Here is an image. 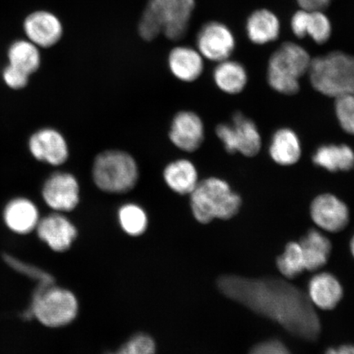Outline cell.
<instances>
[{
    "label": "cell",
    "instance_id": "6da1fadb",
    "mask_svg": "<svg viewBox=\"0 0 354 354\" xmlns=\"http://www.w3.org/2000/svg\"><path fill=\"white\" fill-rule=\"evenodd\" d=\"M225 296L280 324L297 337L315 342L321 333L319 317L308 295L281 279L223 276L218 280Z\"/></svg>",
    "mask_w": 354,
    "mask_h": 354
},
{
    "label": "cell",
    "instance_id": "7a4b0ae2",
    "mask_svg": "<svg viewBox=\"0 0 354 354\" xmlns=\"http://www.w3.org/2000/svg\"><path fill=\"white\" fill-rule=\"evenodd\" d=\"M194 218L207 224L214 219L229 220L240 211L241 198L230 185L218 177L199 180L189 194Z\"/></svg>",
    "mask_w": 354,
    "mask_h": 354
},
{
    "label": "cell",
    "instance_id": "3957f363",
    "mask_svg": "<svg viewBox=\"0 0 354 354\" xmlns=\"http://www.w3.org/2000/svg\"><path fill=\"white\" fill-rule=\"evenodd\" d=\"M312 86L321 94L339 98L354 92V57L343 52L312 59L308 70Z\"/></svg>",
    "mask_w": 354,
    "mask_h": 354
},
{
    "label": "cell",
    "instance_id": "277c9868",
    "mask_svg": "<svg viewBox=\"0 0 354 354\" xmlns=\"http://www.w3.org/2000/svg\"><path fill=\"white\" fill-rule=\"evenodd\" d=\"M139 167L130 153L122 150H105L97 155L92 167V178L97 187L109 194H126L139 180Z\"/></svg>",
    "mask_w": 354,
    "mask_h": 354
},
{
    "label": "cell",
    "instance_id": "5b68a950",
    "mask_svg": "<svg viewBox=\"0 0 354 354\" xmlns=\"http://www.w3.org/2000/svg\"><path fill=\"white\" fill-rule=\"evenodd\" d=\"M311 57L303 47L295 43L283 44L270 57L268 80L274 91L286 95L299 91V79L308 73Z\"/></svg>",
    "mask_w": 354,
    "mask_h": 354
},
{
    "label": "cell",
    "instance_id": "8992f818",
    "mask_svg": "<svg viewBox=\"0 0 354 354\" xmlns=\"http://www.w3.org/2000/svg\"><path fill=\"white\" fill-rule=\"evenodd\" d=\"M30 313L42 325L57 328L70 324L78 313V302L72 292L54 285L38 286Z\"/></svg>",
    "mask_w": 354,
    "mask_h": 354
},
{
    "label": "cell",
    "instance_id": "52a82bcc",
    "mask_svg": "<svg viewBox=\"0 0 354 354\" xmlns=\"http://www.w3.org/2000/svg\"><path fill=\"white\" fill-rule=\"evenodd\" d=\"M216 134L230 153H240L243 156L254 157L262 146L256 124L240 112L233 115L232 124H219Z\"/></svg>",
    "mask_w": 354,
    "mask_h": 354
},
{
    "label": "cell",
    "instance_id": "ba28073f",
    "mask_svg": "<svg viewBox=\"0 0 354 354\" xmlns=\"http://www.w3.org/2000/svg\"><path fill=\"white\" fill-rule=\"evenodd\" d=\"M162 24V34L172 41L183 39L188 32L194 0H150Z\"/></svg>",
    "mask_w": 354,
    "mask_h": 354
},
{
    "label": "cell",
    "instance_id": "9c48e42d",
    "mask_svg": "<svg viewBox=\"0 0 354 354\" xmlns=\"http://www.w3.org/2000/svg\"><path fill=\"white\" fill-rule=\"evenodd\" d=\"M80 192L81 189L76 176L68 172H57L44 183L42 196L51 209L68 212L79 205Z\"/></svg>",
    "mask_w": 354,
    "mask_h": 354
},
{
    "label": "cell",
    "instance_id": "30bf717a",
    "mask_svg": "<svg viewBox=\"0 0 354 354\" xmlns=\"http://www.w3.org/2000/svg\"><path fill=\"white\" fill-rule=\"evenodd\" d=\"M198 51L203 59L220 63L229 59L236 41L227 26L211 21L203 26L197 37Z\"/></svg>",
    "mask_w": 354,
    "mask_h": 354
},
{
    "label": "cell",
    "instance_id": "8fae6325",
    "mask_svg": "<svg viewBox=\"0 0 354 354\" xmlns=\"http://www.w3.org/2000/svg\"><path fill=\"white\" fill-rule=\"evenodd\" d=\"M205 138V124L197 113L180 111L175 115L169 131V139L175 147L185 153L196 152Z\"/></svg>",
    "mask_w": 354,
    "mask_h": 354
},
{
    "label": "cell",
    "instance_id": "7c38bea8",
    "mask_svg": "<svg viewBox=\"0 0 354 354\" xmlns=\"http://www.w3.org/2000/svg\"><path fill=\"white\" fill-rule=\"evenodd\" d=\"M30 153L35 159L52 166H61L68 160L69 149L64 136L53 128L35 132L29 141Z\"/></svg>",
    "mask_w": 354,
    "mask_h": 354
},
{
    "label": "cell",
    "instance_id": "4fadbf2b",
    "mask_svg": "<svg viewBox=\"0 0 354 354\" xmlns=\"http://www.w3.org/2000/svg\"><path fill=\"white\" fill-rule=\"evenodd\" d=\"M310 212L314 223L326 232H342L348 224V207L333 194H321L314 198Z\"/></svg>",
    "mask_w": 354,
    "mask_h": 354
},
{
    "label": "cell",
    "instance_id": "5bb4252c",
    "mask_svg": "<svg viewBox=\"0 0 354 354\" xmlns=\"http://www.w3.org/2000/svg\"><path fill=\"white\" fill-rule=\"evenodd\" d=\"M35 230L39 238L59 253L69 250L77 236V228L72 221L59 212L39 220Z\"/></svg>",
    "mask_w": 354,
    "mask_h": 354
},
{
    "label": "cell",
    "instance_id": "9a60e30c",
    "mask_svg": "<svg viewBox=\"0 0 354 354\" xmlns=\"http://www.w3.org/2000/svg\"><path fill=\"white\" fill-rule=\"evenodd\" d=\"M24 28L29 41L41 48L55 46L64 33L60 20L47 11L32 12L26 17Z\"/></svg>",
    "mask_w": 354,
    "mask_h": 354
},
{
    "label": "cell",
    "instance_id": "2e32d148",
    "mask_svg": "<svg viewBox=\"0 0 354 354\" xmlns=\"http://www.w3.org/2000/svg\"><path fill=\"white\" fill-rule=\"evenodd\" d=\"M167 63L171 74L185 83L197 81L205 69V62L201 53L188 46H178L171 50Z\"/></svg>",
    "mask_w": 354,
    "mask_h": 354
},
{
    "label": "cell",
    "instance_id": "e0dca14e",
    "mask_svg": "<svg viewBox=\"0 0 354 354\" xmlns=\"http://www.w3.org/2000/svg\"><path fill=\"white\" fill-rule=\"evenodd\" d=\"M291 28L298 37L304 38L310 35L317 44H324L328 41L331 34L330 20L320 10L302 8L292 17Z\"/></svg>",
    "mask_w": 354,
    "mask_h": 354
},
{
    "label": "cell",
    "instance_id": "ac0fdd59",
    "mask_svg": "<svg viewBox=\"0 0 354 354\" xmlns=\"http://www.w3.org/2000/svg\"><path fill=\"white\" fill-rule=\"evenodd\" d=\"M8 229L19 234H26L37 229L39 220L37 207L28 198H19L8 203L3 212Z\"/></svg>",
    "mask_w": 354,
    "mask_h": 354
},
{
    "label": "cell",
    "instance_id": "d6986e66",
    "mask_svg": "<svg viewBox=\"0 0 354 354\" xmlns=\"http://www.w3.org/2000/svg\"><path fill=\"white\" fill-rule=\"evenodd\" d=\"M162 176L167 187L180 196H189L199 183L196 165L185 158L176 159L168 163L163 170Z\"/></svg>",
    "mask_w": 354,
    "mask_h": 354
},
{
    "label": "cell",
    "instance_id": "ffe728a7",
    "mask_svg": "<svg viewBox=\"0 0 354 354\" xmlns=\"http://www.w3.org/2000/svg\"><path fill=\"white\" fill-rule=\"evenodd\" d=\"M308 292V297L313 304L324 310L335 308L343 297L342 285L329 273H321L313 277L309 282Z\"/></svg>",
    "mask_w": 354,
    "mask_h": 354
},
{
    "label": "cell",
    "instance_id": "44dd1931",
    "mask_svg": "<svg viewBox=\"0 0 354 354\" xmlns=\"http://www.w3.org/2000/svg\"><path fill=\"white\" fill-rule=\"evenodd\" d=\"M272 160L281 166L297 163L302 154V148L297 135L289 128H281L273 135L269 149Z\"/></svg>",
    "mask_w": 354,
    "mask_h": 354
},
{
    "label": "cell",
    "instance_id": "7402d4cb",
    "mask_svg": "<svg viewBox=\"0 0 354 354\" xmlns=\"http://www.w3.org/2000/svg\"><path fill=\"white\" fill-rule=\"evenodd\" d=\"M302 250L305 268L317 271L324 267L331 251L330 241L316 230H311L299 243Z\"/></svg>",
    "mask_w": 354,
    "mask_h": 354
},
{
    "label": "cell",
    "instance_id": "603a6c76",
    "mask_svg": "<svg viewBox=\"0 0 354 354\" xmlns=\"http://www.w3.org/2000/svg\"><path fill=\"white\" fill-rule=\"evenodd\" d=\"M313 160L331 172L348 171L354 167V151L346 145H323L313 155Z\"/></svg>",
    "mask_w": 354,
    "mask_h": 354
},
{
    "label": "cell",
    "instance_id": "cb8c5ba5",
    "mask_svg": "<svg viewBox=\"0 0 354 354\" xmlns=\"http://www.w3.org/2000/svg\"><path fill=\"white\" fill-rule=\"evenodd\" d=\"M214 81L219 90L225 94H240L247 85L246 70L236 61L220 62L214 71Z\"/></svg>",
    "mask_w": 354,
    "mask_h": 354
},
{
    "label": "cell",
    "instance_id": "d4e9b609",
    "mask_svg": "<svg viewBox=\"0 0 354 354\" xmlns=\"http://www.w3.org/2000/svg\"><path fill=\"white\" fill-rule=\"evenodd\" d=\"M247 33L250 41L255 44H263L276 41L280 34V22L272 12L258 10L248 20Z\"/></svg>",
    "mask_w": 354,
    "mask_h": 354
},
{
    "label": "cell",
    "instance_id": "484cf974",
    "mask_svg": "<svg viewBox=\"0 0 354 354\" xmlns=\"http://www.w3.org/2000/svg\"><path fill=\"white\" fill-rule=\"evenodd\" d=\"M38 48L30 41H17L13 43L8 52L10 61L8 65L30 77L41 66V54Z\"/></svg>",
    "mask_w": 354,
    "mask_h": 354
},
{
    "label": "cell",
    "instance_id": "4316f807",
    "mask_svg": "<svg viewBox=\"0 0 354 354\" xmlns=\"http://www.w3.org/2000/svg\"><path fill=\"white\" fill-rule=\"evenodd\" d=\"M118 221L123 231L131 236L144 234L148 227V216L138 205L129 203L118 210Z\"/></svg>",
    "mask_w": 354,
    "mask_h": 354
},
{
    "label": "cell",
    "instance_id": "83f0119b",
    "mask_svg": "<svg viewBox=\"0 0 354 354\" xmlns=\"http://www.w3.org/2000/svg\"><path fill=\"white\" fill-rule=\"evenodd\" d=\"M277 265L279 271L287 279H295L302 274L306 268L299 243H287L284 254L277 259Z\"/></svg>",
    "mask_w": 354,
    "mask_h": 354
},
{
    "label": "cell",
    "instance_id": "f1b7e54d",
    "mask_svg": "<svg viewBox=\"0 0 354 354\" xmlns=\"http://www.w3.org/2000/svg\"><path fill=\"white\" fill-rule=\"evenodd\" d=\"M138 32L145 41H152L162 33V24L153 3L146 6L138 24Z\"/></svg>",
    "mask_w": 354,
    "mask_h": 354
},
{
    "label": "cell",
    "instance_id": "f546056e",
    "mask_svg": "<svg viewBox=\"0 0 354 354\" xmlns=\"http://www.w3.org/2000/svg\"><path fill=\"white\" fill-rule=\"evenodd\" d=\"M6 262L10 266V267L19 273L24 274L32 280L38 283V286H46L55 284L54 278L50 274L43 271V270L35 267L15 258L11 255L4 256Z\"/></svg>",
    "mask_w": 354,
    "mask_h": 354
},
{
    "label": "cell",
    "instance_id": "4dcf8cb0",
    "mask_svg": "<svg viewBox=\"0 0 354 354\" xmlns=\"http://www.w3.org/2000/svg\"><path fill=\"white\" fill-rule=\"evenodd\" d=\"M335 114L342 129L354 135V92L335 99Z\"/></svg>",
    "mask_w": 354,
    "mask_h": 354
},
{
    "label": "cell",
    "instance_id": "1f68e13d",
    "mask_svg": "<svg viewBox=\"0 0 354 354\" xmlns=\"http://www.w3.org/2000/svg\"><path fill=\"white\" fill-rule=\"evenodd\" d=\"M156 346L153 339L145 334L133 336L117 352L109 354H154Z\"/></svg>",
    "mask_w": 354,
    "mask_h": 354
},
{
    "label": "cell",
    "instance_id": "d6a6232c",
    "mask_svg": "<svg viewBox=\"0 0 354 354\" xmlns=\"http://www.w3.org/2000/svg\"><path fill=\"white\" fill-rule=\"evenodd\" d=\"M3 78L6 85L13 90H20L28 85V75L21 72L10 65H8L3 72Z\"/></svg>",
    "mask_w": 354,
    "mask_h": 354
},
{
    "label": "cell",
    "instance_id": "836d02e7",
    "mask_svg": "<svg viewBox=\"0 0 354 354\" xmlns=\"http://www.w3.org/2000/svg\"><path fill=\"white\" fill-rule=\"evenodd\" d=\"M250 354H290L284 344L278 340H269L257 344Z\"/></svg>",
    "mask_w": 354,
    "mask_h": 354
},
{
    "label": "cell",
    "instance_id": "e575fe53",
    "mask_svg": "<svg viewBox=\"0 0 354 354\" xmlns=\"http://www.w3.org/2000/svg\"><path fill=\"white\" fill-rule=\"evenodd\" d=\"M297 1L304 10L322 11L328 7L331 0H297Z\"/></svg>",
    "mask_w": 354,
    "mask_h": 354
},
{
    "label": "cell",
    "instance_id": "d590c367",
    "mask_svg": "<svg viewBox=\"0 0 354 354\" xmlns=\"http://www.w3.org/2000/svg\"><path fill=\"white\" fill-rule=\"evenodd\" d=\"M326 354H354V346L352 345H343L339 348H329Z\"/></svg>",
    "mask_w": 354,
    "mask_h": 354
},
{
    "label": "cell",
    "instance_id": "8d00e7d4",
    "mask_svg": "<svg viewBox=\"0 0 354 354\" xmlns=\"http://www.w3.org/2000/svg\"><path fill=\"white\" fill-rule=\"evenodd\" d=\"M351 252L354 257V236L352 239L351 243Z\"/></svg>",
    "mask_w": 354,
    "mask_h": 354
}]
</instances>
